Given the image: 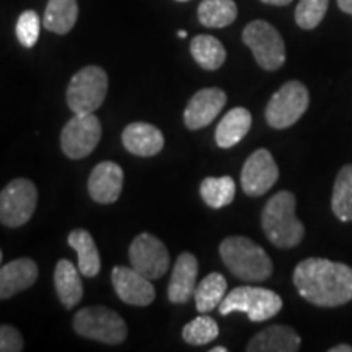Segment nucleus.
<instances>
[{"label":"nucleus","mask_w":352,"mask_h":352,"mask_svg":"<svg viewBox=\"0 0 352 352\" xmlns=\"http://www.w3.org/2000/svg\"><path fill=\"white\" fill-rule=\"evenodd\" d=\"M308 103L310 95L307 87L298 80H290L271 96L264 118L274 129H287L305 114Z\"/></svg>","instance_id":"obj_7"},{"label":"nucleus","mask_w":352,"mask_h":352,"mask_svg":"<svg viewBox=\"0 0 352 352\" xmlns=\"http://www.w3.org/2000/svg\"><path fill=\"white\" fill-rule=\"evenodd\" d=\"M122 145L132 155L153 157L164 148L165 138L158 127L148 122H132L122 131Z\"/></svg>","instance_id":"obj_18"},{"label":"nucleus","mask_w":352,"mask_h":352,"mask_svg":"<svg viewBox=\"0 0 352 352\" xmlns=\"http://www.w3.org/2000/svg\"><path fill=\"white\" fill-rule=\"evenodd\" d=\"M176 2H188V0H176Z\"/></svg>","instance_id":"obj_39"},{"label":"nucleus","mask_w":352,"mask_h":352,"mask_svg":"<svg viewBox=\"0 0 352 352\" xmlns=\"http://www.w3.org/2000/svg\"><path fill=\"white\" fill-rule=\"evenodd\" d=\"M69 245L76 250L78 254V271L85 277H95L101 270V259L98 248H96L94 236L90 232L77 228L69 233Z\"/></svg>","instance_id":"obj_22"},{"label":"nucleus","mask_w":352,"mask_h":352,"mask_svg":"<svg viewBox=\"0 0 352 352\" xmlns=\"http://www.w3.org/2000/svg\"><path fill=\"white\" fill-rule=\"evenodd\" d=\"M191 56L204 70H217L227 59V51L217 38L210 34H197L189 46Z\"/></svg>","instance_id":"obj_24"},{"label":"nucleus","mask_w":352,"mask_h":352,"mask_svg":"<svg viewBox=\"0 0 352 352\" xmlns=\"http://www.w3.org/2000/svg\"><path fill=\"white\" fill-rule=\"evenodd\" d=\"M124 183V171L114 162H101L88 178V192L95 202L113 204L120 199Z\"/></svg>","instance_id":"obj_15"},{"label":"nucleus","mask_w":352,"mask_h":352,"mask_svg":"<svg viewBox=\"0 0 352 352\" xmlns=\"http://www.w3.org/2000/svg\"><path fill=\"white\" fill-rule=\"evenodd\" d=\"M300 336L296 329L284 324L264 328L246 346L248 352H297L300 349Z\"/></svg>","instance_id":"obj_19"},{"label":"nucleus","mask_w":352,"mask_h":352,"mask_svg":"<svg viewBox=\"0 0 352 352\" xmlns=\"http://www.w3.org/2000/svg\"><path fill=\"white\" fill-rule=\"evenodd\" d=\"M78 19L77 0H50L44 10L43 25L47 32L67 34Z\"/></svg>","instance_id":"obj_23"},{"label":"nucleus","mask_w":352,"mask_h":352,"mask_svg":"<svg viewBox=\"0 0 352 352\" xmlns=\"http://www.w3.org/2000/svg\"><path fill=\"white\" fill-rule=\"evenodd\" d=\"M329 0H300L296 8V21L302 30H314L324 19Z\"/></svg>","instance_id":"obj_30"},{"label":"nucleus","mask_w":352,"mask_h":352,"mask_svg":"<svg viewBox=\"0 0 352 352\" xmlns=\"http://www.w3.org/2000/svg\"><path fill=\"white\" fill-rule=\"evenodd\" d=\"M220 258L233 276L261 283L272 274V261L261 246L246 236H228L220 243Z\"/></svg>","instance_id":"obj_3"},{"label":"nucleus","mask_w":352,"mask_h":352,"mask_svg":"<svg viewBox=\"0 0 352 352\" xmlns=\"http://www.w3.org/2000/svg\"><path fill=\"white\" fill-rule=\"evenodd\" d=\"M199 264L195 254L182 253L176 259L168 284V300L182 305L195 297Z\"/></svg>","instance_id":"obj_16"},{"label":"nucleus","mask_w":352,"mask_h":352,"mask_svg":"<svg viewBox=\"0 0 352 352\" xmlns=\"http://www.w3.org/2000/svg\"><path fill=\"white\" fill-rule=\"evenodd\" d=\"M283 308V298L270 289L241 285L230 290L219 305L220 315L227 316L233 311H243L248 318L258 323L276 316Z\"/></svg>","instance_id":"obj_4"},{"label":"nucleus","mask_w":352,"mask_h":352,"mask_svg":"<svg viewBox=\"0 0 352 352\" xmlns=\"http://www.w3.org/2000/svg\"><path fill=\"white\" fill-rule=\"evenodd\" d=\"M0 264H2V252H0Z\"/></svg>","instance_id":"obj_38"},{"label":"nucleus","mask_w":352,"mask_h":352,"mask_svg":"<svg viewBox=\"0 0 352 352\" xmlns=\"http://www.w3.org/2000/svg\"><path fill=\"white\" fill-rule=\"evenodd\" d=\"M329 352H352V346L349 344H340V346H334L329 349Z\"/></svg>","instance_id":"obj_35"},{"label":"nucleus","mask_w":352,"mask_h":352,"mask_svg":"<svg viewBox=\"0 0 352 352\" xmlns=\"http://www.w3.org/2000/svg\"><path fill=\"white\" fill-rule=\"evenodd\" d=\"M294 284L316 307H341L352 300V267L324 258H307L294 271Z\"/></svg>","instance_id":"obj_1"},{"label":"nucleus","mask_w":352,"mask_h":352,"mask_svg":"<svg viewBox=\"0 0 352 352\" xmlns=\"http://www.w3.org/2000/svg\"><path fill=\"white\" fill-rule=\"evenodd\" d=\"M74 329L87 340L121 344L127 336L126 321L111 308L94 305L78 310L74 316Z\"/></svg>","instance_id":"obj_5"},{"label":"nucleus","mask_w":352,"mask_h":352,"mask_svg":"<svg viewBox=\"0 0 352 352\" xmlns=\"http://www.w3.org/2000/svg\"><path fill=\"white\" fill-rule=\"evenodd\" d=\"M227 103V94L217 87L202 88L189 100L184 109V124L188 129L197 131L209 126Z\"/></svg>","instance_id":"obj_14"},{"label":"nucleus","mask_w":352,"mask_h":352,"mask_svg":"<svg viewBox=\"0 0 352 352\" xmlns=\"http://www.w3.org/2000/svg\"><path fill=\"white\" fill-rule=\"evenodd\" d=\"M235 182L230 176H220V178H206L201 183L199 192L202 201L212 209L226 208L235 197Z\"/></svg>","instance_id":"obj_28"},{"label":"nucleus","mask_w":352,"mask_h":352,"mask_svg":"<svg viewBox=\"0 0 352 352\" xmlns=\"http://www.w3.org/2000/svg\"><path fill=\"white\" fill-rule=\"evenodd\" d=\"M111 283L118 297L127 305L147 307L155 300V287L151 279L140 274L134 267L116 266L111 272Z\"/></svg>","instance_id":"obj_13"},{"label":"nucleus","mask_w":352,"mask_h":352,"mask_svg":"<svg viewBox=\"0 0 352 352\" xmlns=\"http://www.w3.org/2000/svg\"><path fill=\"white\" fill-rule=\"evenodd\" d=\"M43 21L39 20V15L34 10H26L21 13L16 20V38L21 46L33 47L39 38V28Z\"/></svg>","instance_id":"obj_31"},{"label":"nucleus","mask_w":352,"mask_h":352,"mask_svg":"<svg viewBox=\"0 0 352 352\" xmlns=\"http://www.w3.org/2000/svg\"><path fill=\"white\" fill-rule=\"evenodd\" d=\"M131 266L148 279H158L168 271L170 254L164 241L152 233H140L129 246Z\"/></svg>","instance_id":"obj_11"},{"label":"nucleus","mask_w":352,"mask_h":352,"mask_svg":"<svg viewBox=\"0 0 352 352\" xmlns=\"http://www.w3.org/2000/svg\"><path fill=\"white\" fill-rule=\"evenodd\" d=\"M279 178V168L266 148H258L246 158L241 170V188L245 195L259 197L266 195Z\"/></svg>","instance_id":"obj_12"},{"label":"nucleus","mask_w":352,"mask_h":352,"mask_svg":"<svg viewBox=\"0 0 352 352\" xmlns=\"http://www.w3.org/2000/svg\"><path fill=\"white\" fill-rule=\"evenodd\" d=\"M108 94V76L98 65H87L70 78L67 104L74 114L94 113L103 104Z\"/></svg>","instance_id":"obj_6"},{"label":"nucleus","mask_w":352,"mask_h":352,"mask_svg":"<svg viewBox=\"0 0 352 352\" xmlns=\"http://www.w3.org/2000/svg\"><path fill=\"white\" fill-rule=\"evenodd\" d=\"M338 7H340L344 13L352 15V0H338Z\"/></svg>","instance_id":"obj_33"},{"label":"nucleus","mask_w":352,"mask_h":352,"mask_svg":"<svg viewBox=\"0 0 352 352\" xmlns=\"http://www.w3.org/2000/svg\"><path fill=\"white\" fill-rule=\"evenodd\" d=\"M227 296V279L220 272H210L196 285L195 300L199 314H209Z\"/></svg>","instance_id":"obj_25"},{"label":"nucleus","mask_w":352,"mask_h":352,"mask_svg":"<svg viewBox=\"0 0 352 352\" xmlns=\"http://www.w3.org/2000/svg\"><path fill=\"white\" fill-rule=\"evenodd\" d=\"M252 113L246 108H233L220 120L215 129V142L220 148H232L240 142L252 127Z\"/></svg>","instance_id":"obj_20"},{"label":"nucleus","mask_w":352,"mask_h":352,"mask_svg":"<svg viewBox=\"0 0 352 352\" xmlns=\"http://www.w3.org/2000/svg\"><path fill=\"white\" fill-rule=\"evenodd\" d=\"M331 209L342 222H352V165L342 166L333 188Z\"/></svg>","instance_id":"obj_27"},{"label":"nucleus","mask_w":352,"mask_h":352,"mask_svg":"<svg viewBox=\"0 0 352 352\" xmlns=\"http://www.w3.org/2000/svg\"><path fill=\"white\" fill-rule=\"evenodd\" d=\"M228 349L227 347H212V349H210V352H227Z\"/></svg>","instance_id":"obj_36"},{"label":"nucleus","mask_w":352,"mask_h":352,"mask_svg":"<svg viewBox=\"0 0 352 352\" xmlns=\"http://www.w3.org/2000/svg\"><path fill=\"white\" fill-rule=\"evenodd\" d=\"M38 279V266L33 259H13L0 267V300H6L21 290L30 289Z\"/></svg>","instance_id":"obj_17"},{"label":"nucleus","mask_w":352,"mask_h":352,"mask_svg":"<svg viewBox=\"0 0 352 352\" xmlns=\"http://www.w3.org/2000/svg\"><path fill=\"white\" fill-rule=\"evenodd\" d=\"M38 204V189L33 182L16 178L0 191V223L8 228L25 226Z\"/></svg>","instance_id":"obj_9"},{"label":"nucleus","mask_w":352,"mask_h":352,"mask_svg":"<svg viewBox=\"0 0 352 352\" xmlns=\"http://www.w3.org/2000/svg\"><path fill=\"white\" fill-rule=\"evenodd\" d=\"M243 43L250 47L258 65L264 70H277L285 63V44L280 33L264 20H254L243 30Z\"/></svg>","instance_id":"obj_8"},{"label":"nucleus","mask_w":352,"mask_h":352,"mask_svg":"<svg viewBox=\"0 0 352 352\" xmlns=\"http://www.w3.org/2000/svg\"><path fill=\"white\" fill-rule=\"evenodd\" d=\"M54 285L57 297L65 308H74L83 297L80 271L69 259H60L54 271Z\"/></svg>","instance_id":"obj_21"},{"label":"nucleus","mask_w":352,"mask_h":352,"mask_svg":"<svg viewBox=\"0 0 352 352\" xmlns=\"http://www.w3.org/2000/svg\"><path fill=\"white\" fill-rule=\"evenodd\" d=\"M178 36H179V38H183V39H184V38H186V36H188V33H186V32H184V30H179V32H178Z\"/></svg>","instance_id":"obj_37"},{"label":"nucleus","mask_w":352,"mask_h":352,"mask_svg":"<svg viewBox=\"0 0 352 352\" xmlns=\"http://www.w3.org/2000/svg\"><path fill=\"white\" fill-rule=\"evenodd\" d=\"M239 15V8L233 0H202L197 8V19L208 28H226Z\"/></svg>","instance_id":"obj_26"},{"label":"nucleus","mask_w":352,"mask_h":352,"mask_svg":"<svg viewBox=\"0 0 352 352\" xmlns=\"http://www.w3.org/2000/svg\"><path fill=\"white\" fill-rule=\"evenodd\" d=\"M264 3H270V6H277V7H283V6H289L292 0H261Z\"/></svg>","instance_id":"obj_34"},{"label":"nucleus","mask_w":352,"mask_h":352,"mask_svg":"<svg viewBox=\"0 0 352 352\" xmlns=\"http://www.w3.org/2000/svg\"><path fill=\"white\" fill-rule=\"evenodd\" d=\"M100 139L101 124L94 113L74 114L60 132V148L65 157L80 160L95 151Z\"/></svg>","instance_id":"obj_10"},{"label":"nucleus","mask_w":352,"mask_h":352,"mask_svg":"<svg viewBox=\"0 0 352 352\" xmlns=\"http://www.w3.org/2000/svg\"><path fill=\"white\" fill-rule=\"evenodd\" d=\"M23 351V338L16 328L0 324V352Z\"/></svg>","instance_id":"obj_32"},{"label":"nucleus","mask_w":352,"mask_h":352,"mask_svg":"<svg viewBox=\"0 0 352 352\" xmlns=\"http://www.w3.org/2000/svg\"><path fill=\"white\" fill-rule=\"evenodd\" d=\"M183 340L191 346H204L217 340L219 324L214 318L202 314L197 318L191 320L186 327L183 328Z\"/></svg>","instance_id":"obj_29"},{"label":"nucleus","mask_w":352,"mask_h":352,"mask_svg":"<svg viewBox=\"0 0 352 352\" xmlns=\"http://www.w3.org/2000/svg\"><path fill=\"white\" fill-rule=\"evenodd\" d=\"M296 196L280 191L264 206L261 226L267 240L277 248L289 250L297 246L305 235V227L296 215Z\"/></svg>","instance_id":"obj_2"}]
</instances>
